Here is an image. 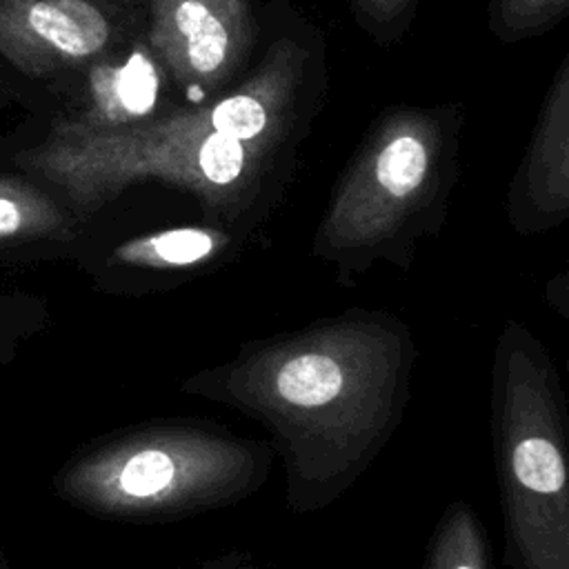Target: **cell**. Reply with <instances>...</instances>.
<instances>
[{
    "label": "cell",
    "mask_w": 569,
    "mask_h": 569,
    "mask_svg": "<svg viewBox=\"0 0 569 569\" xmlns=\"http://www.w3.org/2000/svg\"><path fill=\"white\" fill-rule=\"evenodd\" d=\"M418 345L387 309L351 307L242 342L178 391L260 422L284 471V507H331L371 467L405 420Z\"/></svg>",
    "instance_id": "6da1fadb"
},
{
    "label": "cell",
    "mask_w": 569,
    "mask_h": 569,
    "mask_svg": "<svg viewBox=\"0 0 569 569\" xmlns=\"http://www.w3.org/2000/svg\"><path fill=\"white\" fill-rule=\"evenodd\" d=\"M307 71L309 51L278 38L251 73L209 100L122 127H51L16 162L82 224L133 184L160 182L187 191L204 222L251 233L298 124Z\"/></svg>",
    "instance_id": "7a4b0ae2"
},
{
    "label": "cell",
    "mask_w": 569,
    "mask_h": 569,
    "mask_svg": "<svg viewBox=\"0 0 569 569\" xmlns=\"http://www.w3.org/2000/svg\"><path fill=\"white\" fill-rule=\"evenodd\" d=\"M462 116L456 104L387 109L336 180L311 256L353 287L373 264L402 271L418 242L438 236L458 178Z\"/></svg>",
    "instance_id": "3957f363"
},
{
    "label": "cell",
    "mask_w": 569,
    "mask_h": 569,
    "mask_svg": "<svg viewBox=\"0 0 569 569\" xmlns=\"http://www.w3.org/2000/svg\"><path fill=\"white\" fill-rule=\"evenodd\" d=\"M269 442L218 425L162 420L104 433L69 456L53 493L89 516L120 522H169L233 507L273 469Z\"/></svg>",
    "instance_id": "277c9868"
},
{
    "label": "cell",
    "mask_w": 569,
    "mask_h": 569,
    "mask_svg": "<svg viewBox=\"0 0 569 569\" xmlns=\"http://www.w3.org/2000/svg\"><path fill=\"white\" fill-rule=\"evenodd\" d=\"M491 447L509 569H569L567 396L545 342L505 320L491 360Z\"/></svg>",
    "instance_id": "5b68a950"
},
{
    "label": "cell",
    "mask_w": 569,
    "mask_h": 569,
    "mask_svg": "<svg viewBox=\"0 0 569 569\" xmlns=\"http://www.w3.org/2000/svg\"><path fill=\"white\" fill-rule=\"evenodd\" d=\"M142 38L173 91L209 100L242 71L256 20L249 0H138Z\"/></svg>",
    "instance_id": "8992f818"
},
{
    "label": "cell",
    "mask_w": 569,
    "mask_h": 569,
    "mask_svg": "<svg viewBox=\"0 0 569 569\" xmlns=\"http://www.w3.org/2000/svg\"><path fill=\"white\" fill-rule=\"evenodd\" d=\"M138 0H0V53L33 78L78 71L129 36Z\"/></svg>",
    "instance_id": "52a82bcc"
},
{
    "label": "cell",
    "mask_w": 569,
    "mask_h": 569,
    "mask_svg": "<svg viewBox=\"0 0 569 569\" xmlns=\"http://www.w3.org/2000/svg\"><path fill=\"white\" fill-rule=\"evenodd\" d=\"M249 233L213 222L178 224L127 236L111 244L80 242L71 258L93 289L109 296L169 291L231 260Z\"/></svg>",
    "instance_id": "ba28073f"
},
{
    "label": "cell",
    "mask_w": 569,
    "mask_h": 569,
    "mask_svg": "<svg viewBox=\"0 0 569 569\" xmlns=\"http://www.w3.org/2000/svg\"><path fill=\"white\" fill-rule=\"evenodd\" d=\"M569 216V53L540 102L525 156L507 191V220L520 236L545 233Z\"/></svg>",
    "instance_id": "9c48e42d"
},
{
    "label": "cell",
    "mask_w": 569,
    "mask_h": 569,
    "mask_svg": "<svg viewBox=\"0 0 569 569\" xmlns=\"http://www.w3.org/2000/svg\"><path fill=\"white\" fill-rule=\"evenodd\" d=\"M73 104L51 127L109 129L149 120L176 102L173 87L144 38H129L82 69Z\"/></svg>",
    "instance_id": "30bf717a"
},
{
    "label": "cell",
    "mask_w": 569,
    "mask_h": 569,
    "mask_svg": "<svg viewBox=\"0 0 569 569\" xmlns=\"http://www.w3.org/2000/svg\"><path fill=\"white\" fill-rule=\"evenodd\" d=\"M84 229L49 187L0 171V267L71 258Z\"/></svg>",
    "instance_id": "8fae6325"
},
{
    "label": "cell",
    "mask_w": 569,
    "mask_h": 569,
    "mask_svg": "<svg viewBox=\"0 0 569 569\" xmlns=\"http://www.w3.org/2000/svg\"><path fill=\"white\" fill-rule=\"evenodd\" d=\"M422 569H493L489 536L471 502L456 500L442 509Z\"/></svg>",
    "instance_id": "7c38bea8"
},
{
    "label": "cell",
    "mask_w": 569,
    "mask_h": 569,
    "mask_svg": "<svg viewBox=\"0 0 569 569\" xmlns=\"http://www.w3.org/2000/svg\"><path fill=\"white\" fill-rule=\"evenodd\" d=\"M569 9V0H489L487 24L502 42L538 38L556 27Z\"/></svg>",
    "instance_id": "4fadbf2b"
},
{
    "label": "cell",
    "mask_w": 569,
    "mask_h": 569,
    "mask_svg": "<svg viewBox=\"0 0 569 569\" xmlns=\"http://www.w3.org/2000/svg\"><path fill=\"white\" fill-rule=\"evenodd\" d=\"M49 322L47 300L29 291H0V365L16 360L20 347Z\"/></svg>",
    "instance_id": "5bb4252c"
},
{
    "label": "cell",
    "mask_w": 569,
    "mask_h": 569,
    "mask_svg": "<svg viewBox=\"0 0 569 569\" xmlns=\"http://www.w3.org/2000/svg\"><path fill=\"white\" fill-rule=\"evenodd\" d=\"M420 0H349L356 22L378 42L398 40L411 24Z\"/></svg>",
    "instance_id": "9a60e30c"
},
{
    "label": "cell",
    "mask_w": 569,
    "mask_h": 569,
    "mask_svg": "<svg viewBox=\"0 0 569 569\" xmlns=\"http://www.w3.org/2000/svg\"><path fill=\"white\" fill-rule=\"evenodd\" d=\"M545 296H547V302H549L562 318L569 316V282H567V276H565V273H558V276H553V278L547 282Z\"/></svg>",
    "instance_id": "2e32d148"
},
{
    "label": "cell",
    "mask_w": 569,
    "mask_h": 569,
    "mask_svg": "<svg viewBox=\"0 0 569 569\" xmlns=\"http://www.w3.org/2000/svg\"><path fill=\"white\" fill-rule=\"evenodd\" d=\"M207 569H227V565H222V562H209Z\"/></svg>",
    "instance_id": "e0dca14e"
}]
</instances>
